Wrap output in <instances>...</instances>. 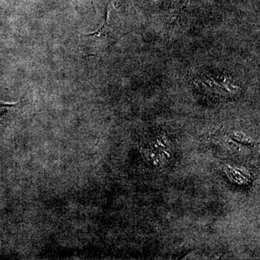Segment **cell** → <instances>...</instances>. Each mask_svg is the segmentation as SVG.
<instances>
[{
  "label": "cell",
  "instance_id": "6da1fadb",
  "mask_svg": "<svg viewBox=\"0 0 260 260\" xmlns=\"http://www.w3.org/2000/svg\"><path fill=\"white\" fill-rule=\"evenodd\" d=\"M234 138L238 141L242 142V143H247V144H251L252 143V140L250 138L246 137V135L243 134L241 133H237L234 134Z\"/></svg>",
  "mask_w": 260,
  "mask_h": 260
},
{
  "label": "cell",
  "instance_id": "7a4b0ae2",
  "mask_svg": "<svg viewBox=\"0 0 260 260\" xmlns=\"http://www.w3.org/2000/svg\"><path fill=\"white\" fill-rule=\"evenodd\" d=\"M17 104H18V103L8 104V103L0 102V116H3V114L8 112V109H10V108L14 107Z\"/></svg>",
  "mask_w": 260,
  "mask_h": 260
}]
</instances>
